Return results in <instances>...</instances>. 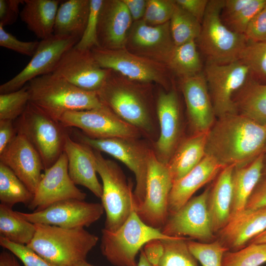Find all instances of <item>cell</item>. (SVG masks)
I'll return each instance as SVG.
<instances>
[{"mask_svg": "<svg viewBox=\"0 0 266 266\" xmlns=\"http://www.w3.org/2000/svg\"><path fill=\"white\" fill-rule=\"evenodd\" d=\"M266 150V126L239 113L217 118L207 133L205 155L223 167L244 166Z\"/></svg>", "mask_w": 266, "mask_h": 266, "instance_id": "obj_1", "label": "cell"}, {"mask_svg": "<svg viewBox=\"0 0 266 266\" xmlns=\"http://www.w3.org/2000/svg\"><path fill=\"white\" fill-rule=\"evenodd\" d=\"M26 85L30 102L58 121L67 112L104 105L97 92L81 89L53 73L35 78Z\"/></svg>", "mask_w": 266, "mask_h": 266, "instance_id": "obj_2", "label": "cell"}, {"mask_svg": "<svg viewBox=\"0 0 266 266\" xmlns=\"http://www.w3.org/2000/svg\"><path fill=\"white\" fill-rule=\"evenodd\" d=\"M111 70L97 92L102 103L123 120L136 128L142 135L153 139L155 125L145 94L134 83Z\"/></svg>", "mask_w": 266, "mask_h": 266, "instance_id": "obj_3", "label": "cell"}, {"mask_svg": "<svg viewBox=\"0 0 266 266\" xmlns=\"http://www.w3.org/2000/svg\"><path fill=\"white\" fill-rule=\"evenodd\" d=\"M35 226L34 236L27 246L57 266H73L86 260L99 240L97 236L84 228L67 229L40 224Z\"/></svg>", "mask_w": 266, "mask_h": 266, "instance_id": "obj_4", "label": "cell"}, {"mask_svg": "<svg viewBox=\"0 0 266 266\" xmlns=\"http://www.w3.org/2000/svg\"><path fill=\"white\" fill-rule=\"evenodd\" d=\"M100 249L106 260L115 266H137L136 257L148 242L171 239L161 230L145 224L135 210L116 231L101 230Z\"/></svg>", "mask_w": 266, "mask_h": 266, "instance_id": "obj_5", "label": "cell"}, {"mask_svg": "<svg viewBox=\"0 0 266 266\" xmlns=\"http://www.w3.org/2000/svg\"><path fill=\"white\" fill-rule=\"evenodd\" d=\"M14 125L17 133L24 135L38 152L44 170L64 152L68 128L30 101Z\"/></svg>", "mask_w": 266, "mask_h": 266, "instance_id": "obj_6", "label": "cell"}, {"mask_svg": "<svg viewBox=\"0 0 266 266\" xmlns=\"http://www.w3.org/2000/svg\"><path fill=\"white\" fill-rule=\"evenodd\" d=\"M225 0H210L201 23L198 46L207 62L228 64L238 60L248 40L244 34L229 29L223 23L221 12Z\"/></svg>", "mask_w": 266, "mask_h": 266, "instance_id": "obj_7", "label": "cell"}, {"mask_svg": "<svg viewBox=\"0 0 266 266\" xmlns=\"http://www.w3.org/2000/svg\"><path fill=\"white\" fill-rule=\"evenodd\" d=\"M92 149L96 169L102 182L100 199L106 213L104 229L114 231L135 210L132 186L128 183L121 169L114 162Z\"/></svg>", "mask_w": 266, "mask_h": 266, "instance_id": "obj_8", "label": "cell"}, {"mask_svg": "<svg viewBox=\"0 0 266 266\" xmlns=\"http://www.w3.org/2000/svg\"><path fill=\"white\" fill-rule=\"evenodd\" d=\"M74 139L99 152H103L123 163L134 174L133 191L135 211L143 201L150 156V148L139 138L115 137L96 139L81 131H72Z\"/></svg>", "mask_w": 266, "mask_h": 266, "instance_id": "obj_9", "label": "cell"}, {"mask_svg": "<svg viewBox=\"0 0 266 266\" xmlns=\"http://www.w3.org/2000/svg\"><path fill=\"white\" fill-rule=\"evenodd\" d=\"M203 73L216 117L237 113L233 98L249 80V67L239 60L225 64L206 61Z\"/></svg>", "mask_w": 266, "mask_h": 266, "instance_id": "obj_10", "label": "cell"}, {"mask_svg": "<svg viewBox=\"0 0 266 266\" xmlns=\"http://www.w3.org/2000/svg\"><path fill=\"white\" fill-rule=\"evenodd\" d=\"M97 64L102 68L121 74L132 81L154 82L166 85V66L133 54L125 48L107 49L95 47L91 50Z\"/></svg>", "mask_w": 266, "mask_h": 266, "instance_id": "obj_11", "label": "cell"}, {"mask_svg": "<svg viewBox=\"0 0 266 266\" xmlns=\"http://www.w3.org/2000/svg\"><path fill=\"white\" fill-rule=\"evenodd\" d=\"M173 180L166 165L160 161L153 149L148 166L145 193L142 204L135 210L147 225L162 229L169 217L168 198Z\"/></svg>", "mask_w": 266, "mask_h": 266, "instance_id": "obj_12", "label": "cell"}, {"mask_svg": "<svg viewBox=\"0 0 266 266\" xmlns=\"http://www.w3.org/2000/svg\"><path fill=\"white\" fill-rule=\"evenodd\" d=\"M59 121L66 128L80 129L89 137L139 138L141 132L126 122L105 105L89 110L65 113Z\"/></svg>", "mask_w": 266, "mask_h": 266, "instance_id": "obj_13", "label": "cell"}, {"mask_svg": "<svg viewBox=\"0 0 266 266\" xmlns=\"http://www.w3.org/2000/svg\"><path fill=\"white\" fill-rule=\"evenodd\" d=\"M210 186L201 194L192 198L175 213L170 215L162 228L169 236L183 237L208 243L217 238L207 207Z\"/></svg>", "mask_w": 266, "mask_h": 266, "instance_id": "obj_14", "label": "cell"}, {"mask_svg": "<svg viewBox=\"0 0 266 266\" xmlns=\"http://www.w3.org/2000/svg\"><path fill=\"white\" fill-rule=\"evenodd\" d=\"M103 211L101 203L71 199L56 202L39 211L16 212L23 219L34 224L73 229L90 226L101 217Z\"/></svg>", "mask_w": 266, "mask_h": 266, "instance_id": "obj_15", "label": "cell"}, {"mask_svg": "<svg viewBox=\"0 0 266 266\" xmlns=\"http://www.w3.org/2000/svg\"><path fill=\"white\" fill-rule=\"evenodd\" d=\"M79 41L76 37L54 34L41 40L27 66L0 86V93L17 91L35 78L52 73L63 55Z\"/></svg>", "mask_w": 266, "mask_h": 266, "instance_id": "obj_16", "label": "cell"}, {"mask_svg": "<svg viewBox=\"0 0 266 266\" xmlns=\"http://www.w3.org/2000/svg\"><path fill=\"white\" fill-rule=\"evenodd\" d=\"M44 171L33 199L28 206L30 209L39 211L59 201L85 199L86 194L76 186L69 175L68 159L65 152Z\"/></svg>", "mask_w": 266, "mask_h": 266, "instance_id": "obj_17", "label": "cell"}, {"mask_svg": "<svg viewBox=\"0 0 266 266\" xmlns=\"http://www.w3.org/2000/svg\"><path fill=\"white\" fill-rule=\"evenodd\" d=\"M175 46L169 21L151 26L141 19L132 24L125 48L133 54L166 66Z\"/></svg>", "mask_w": 266, "mask_h": 266, "instance_id": "obj_18", "label": "cell"}, {"mask_svg": "<svg viewBox=\"0 0 266 266\" xmlns=\"http://www.w3.org/2000/svg\"><path fill=\"white\" fill-rule=\"evenodd\" d=\"M110 72L97 64L91 50L73 46L63 55L52 73L81 89L97 92Z\"/></svg>", "mask_w": 266, "mask_h": 266, "instance_id": "obj_19", "label": "cell"}, {"mask_svg": "<svg viewBox=\"0 0 266 266\" xmlns=\"http://www.w3.org/2000/svg\"><path fill=\"white\" fill-rule=\"evenodd\" d=\"M156 110L160 133L152 149L157 158L166 165L182 139V120L176 92L174 90L161 92Z\"/></svg>", "mask_w": 266, "mask_h": 266, "instance_id": "obj_20", "label": "cell"}, {"mask_svg": "<svg viewBox=\"0 0 266 266\" xmlns=\"http://www.w3.org/2000/svg\"><path fill=\"white\" fill-rule=\"evenodd\" d=\"M181 88L192 134L208 133L216 116L203 72L182 78Z\"/></svg>", "mask_w": 266, "mask_h": 266, "instance_id": "obj_21", "label": "cell"}, {"mask_svg": "<svg viewBox=\"0 0 266 266\" xmlns=\"http://www.w3.org/2000/svg\"><path fill=\"white\" fill-rule=\"evenodd\" d=\"M0 163L8 167L33 194L44 170L37 151L23 134L17 133L0 154Z\"/></svg>", "mask_w": 266, "mask_h": 266, "instance_id": "obj_22", "label": "cell"}, {"mask_svg": "<svg viewBox=\"0 0 266 266\" xmlns=\"http://www.w3.org/2000/svg\"><path fill=\"white\" fill-rule=\"evenodd\" d=\"M132 21L123 0H104L98 22L99 47L113 49L125 48Z\"/></svg>", "mask_w": 266, "mask_h": 266, "instance_id": "obj_23", "label": "cell"}, {"mask_svg": "<svg viewBox=\"0 0 266 266\" xmlns=\"http://www.w3.org/2000/svg\"><path fill=\"white\" fill-rule=\"evenodd\" d=\"M224 167L214 158L205 155L194 168L174 181L168 198L169 216L183 206L199 189L214 180Z\"/></svg>", "mask_w": 266, "mask_h": 266, "instance_id": "obj_24", "label": "cell"}, {"mask_svg": "<svg viewBox=\"0 0 266 266\" xmlns=\"http://www.w3.org/2000/svg\"><path fill=\"white\" fill-rule=\"evenodd\" d=\"M266 230V207L245 210L232 218L217 234V239L229 250L237 251Z\"/></svg>", "mask_w": 266, "mask_h": 266, "instance_id": "obj_25", "label": "cell"}, {"mask_svg": "<svg viewBox=\"0 0 266 266\" xmlns=\"http://www.w3.org/2000/svg\"><path fill=\"white\" fill-rule=\"evenodd\" d=\"M64 152L68 159V174L74 183L87 188L100 198L102 187L97 176L92 148L73 139L68 135Z\"/></svg>", "mask_w": 266, "mask_h": 266, "instance_id": "obj_26", "label": "cell"}, {"mask_svg": "<svg viewBox=\"0 0 266 266\" xmlns=\"http://www.w3.org/2000/svg\"><path fill=\"white\" fill-rule=\"evenodd\" d=\"M233 166L224 167L210 186L207 207L213 230L217 235L231 218L233 193Z\"/></svg>", "mask_w": 266, "mask_h": 266, "instance_id": "obj_27", "label": "cell"}, {"mask_svg": "<svg viewBox=\"0 0 266 266\" xmlns=\"http://www.w3.org/2000/svg\"><path fill=\"white\" fill-rule=\"evenodd\" d=\"M265 159V152L248 165L234 167L232 176L233 199L230 219L245 210L249 198L261 179Z\"/></svg>", "mask_w": 266, "mask_h": 266, "instance_id": "obj_28", "label": "cell"}, {"mask_svg": "<svg viewBox=\"0 0 266 266\" xmlns=\"http://www.w3.org/2000/svg\"><path fill=\"white\" fill-rule=\"evenodd\" d=\"M207 133L182 138L166 164L173 183L191 171L204 158Z\"/></svg>", "mask_w": 266, "mask_h": 266, "instance_id": "obj_29", "label": "cell"}, {"mask_svg": "<svg viewBox=\"0 0 266 266\" xmlns=\"http://www.w3.org/2000/svg\"><path fill=\"white\" fill-rule=\"evenodd\" d=\"M58 0H25L20 13L21 19L29 30L41 40L54 33Z\"/></svg>", "mask_w": 266, "mask_h": 266, "instance_id": "obj_30", "label": "cell"}, {"mask_svg": "<svg viewBox=\"0 0 266 266\" xmlns=\"http://www.w3.org/2000/svg\"><path fill=\"white\" fill-rule=\"evenodd\" d=\"M90 0H68L59 5L54 34L78 38L85 31L90 12Z\"/></svg>", "mask_w": 266, "mask_h": 266, "instance_id": "obj_31", "label": "cell"}, {"mask_svg": "<svg viewBox=\"0 0 266 266\" xmlns=\"http://www.w3.org/2000/svg\"><path fill=\"white\" fill-rule=\"evenodd\" d=\"M233 101L237 113L266 126V84L249 80Z\"/></svg>", "mask_w": 266, "mask_h": 266, "instance_id": "obj_32", "label": "cell"}, {"mask_svg": "<svg viewBox=\"0 0 266 266\" xmlns=\"http://www.w3.org/2000/svg\"><path fill=\"white\" fill-rule=\"evenodd\" d=\"M266 4V0H225L222 20L232 31L244 34L251 20Z\"/></svg>", "mask_w": 266, "mask_h": 266, "instance_id": "obj_33", "label": "cell"}, {"mask_svg": "<svg viewBox=\"0 0 266 266\" xmlns=\"http://www.w3.org/2000/svg\"><path fill=\"white\" fill-rule=\"evenodd\" d=\"M35 231V224L21 218L12 207L0 204V236L17 244L28 245Z\"/></svg>", "mask_w": 266, "mask_h": 266, "instance_id": "obj_34", "label": "cell"}, {"mask_svg": "<svg viewBox=\"0 0 266 266\" xmlns=\"http://www.w3.org/2000/svg\"><path fill=\"white\" fill-rule=\"evenodd\" d=\"M166 66L182 78L201 72L202 62L196 41L175 46Z\"/></svg>", "mask_w": 266, "mask_h": 266, "instance_id": "obj_35", "label": "cell"}, {"mask_svg": "<svg viewBox=\"0 0 266 266\" xmlns=\"http://www.w3.org/2000/svg\"><path fill=\"white\" fill-rule=\"evenodd\" d=\"M33 197V194L11 169L0 163V203L12 208L18 203L28 206Z\"/></svg>", "mask_w": 266, "mask_h": 266, "instance_id": "obj_36", "label": "cell"}, {"mask_svg": "<svg viewBox=\"0 0 266 266\" xmlns=\"http://www.w3.org/2000/svg\"><path fill=\"white\" fill-rule=\"evenodd\" d=\"M169 24L175 46L197 41L201 31V23L176 3Z\"/></svg>", "mask_w": 266, "mask_h": 266, "instance_id": "obj_37", "label": "cell"}, {"mask_svg": "<svg viewBox=\"0 0 266 266\" xmlns=\"http://www.w3.org/2000/svg\"><path fill=\"white\" fill-rule=\"evenodd\" d=\"M190 239L177 237L162 240L165 250L159 266H199L187 244Z\"/></svg>", "mask_w": 266, "mask_h": 266, "instance_id": "obj_38", "label": "cell"}, {"mask_svg": "<svg viewBox=\"0 0 266 266\" xmlns=\"http://www.w3.org/2000/svg\"><path fill=\"white\" fill-rule=\"evenodd\" d=\"M266 263V243H250L237 251H227L222 266H261Z\"/></svg>", "mask_w": 266, "mask_h": 266, "instance_id": "obj_39", "label": "cell"}, {"mask_svg": "<svg viewBox=\"0 0 266 266\" xmlns=\"http://www.w3.org/2000/svg\"><path fill=\"white\" fill-rule=\"evenodd\" d=\"M238 60L249 67L251 75L266 81V40L248 41Z\"/></svg>", "mask_w": 266, "mask_h": 266, "instance_id": "obj_40", "label": "cell"}, {"mask_svg": "<svg viewBox=\"0 0 266 266\" xmlns=\"http://www.w3.org/2000/svg\"><path fill=\"white\" fill-rule=\"evenodd\" d=\"M187 244L192 254L202 266H222L224 254L229 250L217 238L208 243L190 239Z\"/></svg>", "mask_w": 266, "mask_h": 266, "instance_id": "obj_41", "label": "cell"}, {"mask_svg": "<svg viewBox=\"0 0 266 266\" xmlns=\"http://www.w3.org/2000/svg\"><path fill=\"white\" fill-rule=\"evenodd\" d=\"M29 101L27 85L14 92L0 94V120H16L24 112Z\"/></svg>", "mask_w": 266, "mask_h": 266, "instance_id": "obj_42", "label": "cell"}, {"mask_svg": "<svg viewBox=\"0 0 266 266\" xmlns=\"http://www.w3.org/2000/svg\"><path fill=\"white\" fill-rule=\"evenodd\" d=\"M103 0H90V12L84 33L74 47L83 51H89L99 47L98 40V27Z\"/></svg>", "mask_w": 266, "mask_h": 266, "instance_id": "obj_43", "label": "cell"}, {"mask_svg": "<svg viewBox=\"0 0 266 266\" xmlns=\"http://www.w3.org/2000/svg\"><path fill=\"white\" fill-rule=\"evenodd\" d=\"M175 6L173 0H148L142 20L151 26L165 24L170 21Z\"/></svg>", "mask_w": 266, "mask_h": 266, "instance_id": "obj_44", "label": "cell"}, {"mask_svg": "<svg viewBox=\"0 0 266 266\" xmlns=\"http://www.w3.org/2000/svg\"><path fill=\"white\" fill-rule=\"evenodd\" d=\"M0 245L18 258L24 266H60L45 260L27 245L12 242L1 236Z\"/></svg>", "mask_w": 266, "mask_h": 266, "instance_id": "obj_45", "label": "cell"}, {"mask_svg": "<svg viewBox=\"0 0 266 266\" xmlns=\"http://www.w3.org/2000/svg\"><path fill=\"white\" fill-rule=\"evenodd\" d=\"M38 41H23L6 32L0 24V46L21 54L33 57L39 44Z\"/></svg>", "mask_w": 266, "mask_h": 266, "instance_id": "obj_46", "label": "cell"}, {"mask_svg": "<svg viewBox=\"0 0 266 266\" xmlns=\"http://www.w3.org/2000/svg\"><path fill=\"white\" fill-rule=\"evenodd\" d=\"M244 35L248 41L266 40V4L251 20Z\"/></svg>", "mask_w": 266, "mask_h": 266, "instance_id": "obj_47", "label": "cell"}, {"mask_svg": "<svg viewBox=\"0 0 266 266\" xmlns=\"http://www.w3.org/2000/svg\"><path fill=\"white\" fill-rule=\"evenodd\" d=\"M24 3L21 0H0V24L4 27L14 23L20 15L19 6Z\"/></svg>", "mask_w": 266, "mask_h": 266, "instance_id": "obj_48", "label": "cell"}, {"mask_svg": "<svg viewBox=\"0 0 266 266\" xmlns=\"http://www.w3.org/2000/svg\"><path fill=\"white\" fill-rule=\"evenodd\" d=\"M142 249L147 261L152 266H159L165 250L162 240H151L144 245Z\"/></svg>", "mask_w": 266, "mask_h": 266, "instance_id": "obj_49", "label": "cell"}, {"mask_svg": "<svg viewBox=\"0 0 266 266\" xmlns=\"http://www.w3.org/2000/svg\"><path fill=\"white\" fill-rule=\"evenodd\" d=\"M175 2L201 23L209 0H175Z\"/></svg>", "mask_w": 266, "mask_h": 266, "instance_id": "obj_50", "label": "cell"}, {"mask_svg": "<svg viewBox=\"0 0 266 266\" xmlns=\"http://www.w3.org/2000/svg\"><path fill=\"white\" fill-rule=\"evenodd\" d=\"M266 207V178L261 179L249 198L245 210Z\"/></svg>", "mask_w": 266, "mask_h": 266, "instance_id": "obj_51", "label": "cell"}, {"mask_svg": "<svg viewBox=\"0 0 266 266\" xmlns=\"http://www.w3.org/2000/svg\"><path fill=\"white\" fill-rule=\"evenodd\" d=\"M17 133L14 121L0 120V154L13 140Z\"/></svg>", "mask_w": 266, "mask_h": 266, "instance_id": "obj_52", "label": "cell"}, {"mask_svg": "<svg viewBox=\"0 0 266 266\" xmlns=\"http://www.w3.org/2000/svg\"><path fill=\"white\" fill-rule=\"evenodd\" d=\"M126 5L133 20L134 22L143 19L147 5L145 0H123Z\"/></svg>", "mask_w": 266, "mask_h": 266, "instance_id": "obj_53", "label": "cell"}, {"mask_svg": "<svg viewBox=\"0 0 266 266\" xmlns=\"http://www.w3.org/2000/svg\"><path fill=\"white\" fill-rule=\"evenodd\" d=\"M16 258L9 251H3L0 254V266H21Z\"/></svg>", "mask_w": 266, "mask_h": 266, "instance_id": "obj_54", "label": "cell"}, {"mask_svg": "<svg viewBox=\"0 0 266 266\" xmlns=\"http://www.w3.org/2000/svg\"><path fill=\"white\" fill-rule=\"evenodd\" d=\"M266 243V230L252 239L248 243Z\"/></svg>", "mask_w": 266, "mask_h": 266, "instance_id": "obj_55", "label": "cell"}, {"mask_svg": "<svg viewBox=\"0 0 266 266\" xmlns=\"http://www.w3.org/2000/svg\"><path fill=\"white\" fill-rule=\"evenodd\" d=\"M137 266H152L147 261L142 249L140 250V254L137 262Z\"/></svg>", "mask_w": 266, "mask_h": 266, "instance_id": "obj_56", "label": "cell"}, {"mask_svg": "<svg viewBox=\"0 0 266 266\" xmlns=\"http://www.w3.org/2000/svg\"><path fill=\"white\" fill-rule=\"evenodd\" d=\"M73 266H95L88 263L86 260H83L76 263Z\"/></svg>", "mask_w": 266, "mask_h": 266, "instance_id": "obj_57", "label": "cell"}, {"mask_svg": "<svg viewBox=\"0 0 266 266\" xmlns=\"http://www.w3.org/2000/svg\"><path fill=\"white\" fill-rule=\"evenodd\" d=\"M264 173H265V176H266V178H266V169H265Z\"/></svg>", "mask_w": 266, "mask_h": 266, "instance_id": "obj_58", "label": "cell"}, {"mask_svg": "<svg viewBox=\"0 0 266 266\" xmlns=\"http://www.w3.org/2000/svg\"><path fill=\"white\" fill-rule=\"evenodd\" d=\"M265 158H266V151H265Z\"/></svg>", "mask_w": 266, "mask_h": 266, "instance_id": "obj_59", "label": "cell"}]
</instances>
